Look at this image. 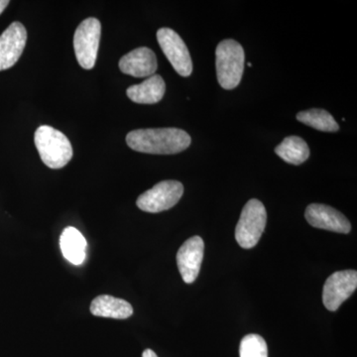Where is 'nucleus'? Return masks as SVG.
<instances>
[{"mask_svg": "<svg viewBox=\"0 0 357 357\" xmlns=\"http://www.w3.org/2000/svg\"><path fill=\"white\" fill-rule=\"evenodd\" d=\"M248 67H252V64H251V63H248Z\"/></svg>", "mask_w": 357, "mask_h": 357, "instance_id": "412c9836", "label": "nucleus"}, {"mask_svg": "<svg viewBox=\"0 0 357 357\" xmlns=\"http://www.w3.org/2000/svg\"><path fill=\"white\" fill-rule=\"evenodd\" d=\"M142 357H158L152 349H146L142 354Z\"/></svg>", "mask_w": 357, "mask_h": 357, "instance_id": "aec40b11", "label": "nucleus"}, {"mask_svg": "<svg viewBox=\"0 0 357 357\" xmlns=\"http://www.w3.org/2000/svg\"><path fill=\"white\" fill-rule=\"evenodd\" d=\"M40 158L51 169H61L73 158V147L67 136L49 126H42L34 135Z\"/></svg>", "mask_w": 357, "mask_h": 357, "instance_id": "f03ea898", "label": "nucleus"}, {"mask_svg": "<svg viewBox=\"0 0 357 357\" xmlns=\"http://www.w3.org/2000/svg\"><path fill=\"white\" fill-rule=\"evenodd\" d=\"M91 312L96 317L126 319L132 316L133 307L126 300L109 295H102L95 298L91 302Z\"/></svg>", "mask_w": 357, "mask_h": 357, "instance_id": "4468645a", "label": "nucleus"}, {"mask_svg": "<svg viewBox=\"0 0 357 357\" xmlns=\"http://www.w3.org/2000/svg\"><path fill=\"white\" fill-rule=\"evenodd\" d=\"M27 42V31L20 22H13L0 35V70L10 69L20 60Z\"/></svg>", "mask_w": 357, "mask_h": 357, "instance_id": "1a4fd4ad", "label": "nucleus"}, {"mask_svg": "<svg viewBox=\"0 0 357 357\" xmlns=\"http://www.w3.org/2000/svg\"><path fill=\"white\" fill-rule=\"evenodd\" d=\"M218 84L222 89H234L241 84L244 70V50L236 40H223L215 51Z\"/></svg>", "mask_w": 357, "mask_h": 357, "instance_id": "7ed1b4c3", "label": "nucleus"}, {"mask_svg": "<svg viewBox=\"0 0 357 357\" xmlns=\"http://www.w3.org/2000/svg\"><path fill=\"white\" fill-rule=\"evenodd\" d=\"M191 142V136L178 128L137 129L126 136V143L131 149L147 154L180 153Z\"/></svg>", "mask_w": 357, "mask_h": 357, "instance_id": "f257e3e1", "label": "nucleus"}, {"mask_svg": "<svg viewBox=\"0 0 357 357\" xmlns=\"http://www.w3.org/2000/svg\"><path fill=\"white\" fill-rule=\"evenodd\" d=\"M166 84L160 75L148 77L143 83L134 84L128 89L129 100L140 105H154L165 95Z\"/></svg>", "mask_w": 357, "mask_h": 357, "instance_id": "ddd939ff", "label": "nucleus"}, {"mask_svg": "<svg viewBox=\"0 0 357 357\" xmlns=\"http://www.w3.org/2000/svg\"><path fill=\"white\" fill-rule=\"evenodd\" d=\"M184 194V185L178 181H162L152 189L143 192L136 204L141 211L157 213L170 210Z\"/></svg>", "mask_w": 357, "mask_h": 357, "instance_id": "423d86ee", "label": "nucleus"}, {"mask_svg": "<svg viewBox=\"0 0 357 357\" xmlns=\"http://www.w3.org/2000/svg\"><path fill=\"white\" fill-rule=\"evenodd\" d=\"M60 248L66 259L72 264L79 266L86 260L88 244L83 234L75 227H66L61 234Z\"/></svg>", "mask_w": 357, "mask_h": 357, "instance_id": "2eb2a0df", "label": "nucleus"}, {"mask_svg": "<svg viewBox=\"0 0 357 357\" xmlns=\"http://www.w3.org/2000/svg\"><path fill=\"white\" fill-rule=\"evenodd\" d=\"M157 67L156 55L151 49L140 47L129 52L119 61V69L123 74L134 77H149L155 75Z\"/></svg>", "mask_w": 357, "mask_h": 357, "instance_id": "f8f14e48", "label": "nucleus"}, {"mask_svg": "<svg viewBox=\"0 0 357 357\" xmlns=\"http://www.w3.org/2000/svg\"><path fill=\"white\" fill-rule=\"evenodd\" d=\"M102 25L96 18H86L77 26L74 36V49L77 62L84 69L95 67L100 47Z\"/></svg>", "mask_w": 357, "mask_h": 357, "instance_id": "39448f33", "label": "nucleus"}, {"mask_svg": "<svg viewBox=\"0 0 357 357\" xmlns=\"http://www.w3.org/2000/svg\"><path fill=\"white\" fill-rule=\"evenodd\" d=\"M8 4V0H0V15H1L2 13H3L4 9L6 8Z\"/></svg>", "mask_w": 357, "mask_h": 357, "instance_id": "6ab92c4d", "label": "nucleus"}, {"mask_svg": "<svg viewBox=\"0 0 357 357\" xmlns=\"http://www.w3.org/2000/svg\"><path fill=\"white\" fill-rule=\"evenodd\" d=\"M204 243L199 236H192L183 243L177 253L178 271L185 283L197 280L204 259Z\"/></svg>", "mask_w": 357, "mask_h": 357, "instance_id": "9d476101", "label": "nucleus"}, {"mask_svg": "<svg viewBox=\"0 0 357 357\" xmlns=\"http://www.w3.org/2000/svg\"><path fill=\"white\" fill-rule=\"evenodd\" d=\"M307 222L316 229L330 230L338 234H349L351 222L342 213L330 206L312 204L305 211Z\"/></svg>", "mask_w": 357, "mask_h": 357, "instance_id": "9b49d317", "label": "nucleus"}, {"mask_svg": "<svg viewBox=\"0 0 357 357\" xmlns=\"http://www.w3.org/2000/svg\"><path fill=\"white\" fill-rule=\"evenodd\" d=\"M241 357H268L267 344L261 335H248L243 338L239 347Z\"/></svg>", "mask_w": 357, "mask_h": 357, "instance_id": "a211bd4d", "label": "nucleus"}, {"mask_svg": "<svg viewBox=\"0 0 357 357\" xmlns=\"http://www.w3.org/2000/svg\"><path fill=\"white\" fill-rule=\"evenodd\" d=\"M275 152L284 161L293 165H301L310 157V148L306 141L298 136H289L275 148Z\"/></svg>", "mask_w": 357, "mask_h": 357, "instance_id": "dca6fc26", "label": "nucleus"}, {"mask_svg": "<svg viewBox=\"0 0 357 357\" xmlns=\"http://www.w3.org/2000/svg\"><path fill=\"white\" fill-rule=\"evenodd\" d=\"M267 213L264 204L258 199L248 202L241 211L237 222L236 238L237 243L244 249L255 248L259 243L265 227H266Z\"/></svg>", "mask_w": 357, "mask_h": 357, "instance_id": "20e7f679", "label": "nucleus"}, {"mask_svg": "<svg viewBox=\"0 0 357 357\" xmlns=\"http://www.w3.org/2000/svg\"><path fill=\"white\" fill-rule=\"evenodd\" d=\"M157 40L162 51L169 62L180 76H191L192 62L190 52L185 42L177 32L170 28H160L157 31Z\"/></svg>", "mask_w": 357, "mask_h": 357, "instance_id": "0eeeda50", "label": "nucleus"}, {"mask_svg": "<svg viewBox=\"0 0 357 357\" xmlns=\"http://www.w3.org/2000/svg\"><path fill=\"white\" fill-rule=\"evenodd\" d=\"M298 121L324 132H337L340 126L333 115L325 109H312L297 114Z\"/></svg>", "mask_w": 357, "mask_h": 357, "instance_id": "f3484780", "label": "nucleus"}, {"mask_svg": "<svg viewBox=\"0 0 357 357\" xmlns=\"http://www.w3.org/2000/svg\"><path fill=\"white\" fill-rule=\"evenodd\" d=\"M357 288L356 270L335 272L326 279L323 291L324 305L328 311L335 312L354 293Z\"/></svg>", "mask_w": 357, "mask_h": 357, "instance_id": "6e6552de", "label": "nucleus"}]
</instances>
